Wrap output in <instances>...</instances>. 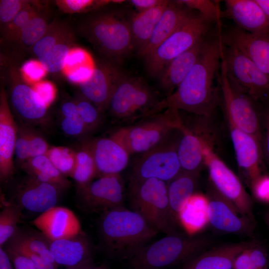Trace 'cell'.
<instances>
[{
    "label": "cell",
    "mask_w": 269,
    "mask_h": 269,
    "mask_svg": "<svg viewBox=\"0 0 269 269\" xmlns=\"http://www.w3.org/2000/svg\"><path fill=\"white\" fill-rule=\"evenodd\" d=\"M98 174L95 161L86 140L76 151V163L70 176L81 188L93 181Z\"/></svg>",
    "instance_id": "33"
},
{
    "label": "cell",
    "mask_w": 269,
    "mask_h": 269,
    "mask_svg": "<svg viewBox=\"0 0 269 269\" xmlns=\"http://www.w3.org/2000/svg\"><path fill=\"white\" fill-rule=\"evenodd\" d=\"M169 0L150 9L138 12L130 20L134 49L137 51L147 42Z\"/></svg>",
    "instance_id": "31"
},
{
    "label": "cell",
    "mask_w": 269,
    "mask_h": 269,
    "mask_svg": "<svg viewBox=\"0 0 269 269\" xmlns=\"http://www.w3.org/2000/svg\"><path fill=\"white\" fill-rule=\"evenodd\" d=\"M11 261L6 250L0 247V269H13Z\"/></svg>",
    "instance_id": "59"
},
{
    "label": "cell",
    "mask_w": 269,
    "mask_h": 269,
    "mask_svg": "<svg viewBox=\"0 0 269 269\" xmlns=\"http://www.w3.org/2000/svg\"><path fill=\"white\" fill-rule=\"evenodd\" d=\"M56 3L62 11L69 13L86 12L90 10H95L103 6L112 0H56Z\"/></svg>",
    "instance_id": "44"
},
{
    "label": "cell",
    "mask_w": 269,
    "mask_h": 269,
    "mask_svg": "<svg viewBox=\"0 0 269 269\" xmlns=\"http://www.w3.org/2000/svg\"><path fill=\"white\" fill-rule=\"evenodd\" d=\"M219 85L227 120L237 128L254 136L261 143V117L255 106L256 103L230 83L222 59Z\"/></svg>",
    "instance_id": "11"
},
{
    "label": "cell",
    "mask_w": 269,
    "mask_h": 269,
    "mask_svg": "<svg viewBox=\"0 0 269 269\" xmlns=\"http://www.w3.org/2000/svg\"><path fill=\"white\" fill-rule=\"evenodd\" d=\"M251 243L225 244L204 251L185 262L182 269H233L236 258Z\"/></svg>",
    "instance_id": "28"
},
{
    "label": "cell",
    "mask_w": 269,
    "mask_h": 269,
    "mask_svg": "<svg viewBox=\"0 0 269 269\" xmlns=\"http://www.w3.org/2000/svg\"><path fill=\"white\" fill-rule=\"evenodd\" d=\"M261 7L269 21V0H256Z\"/></svg>",
    "instance_id": "60"
},
{
    "label": "cell",
    "mask_w": 269,
    "mask_h": 269,
    "mask_svg": "<svg viewBox=\"0 0 269 269\" xmlns=\"http://www.w3.org/2000/svg\"><path fill=\"white\" fill-rule=\"evenodd\" d=\"M188 8L195 10L211 22L220 24V11L217 2L210 0H178Z\"/></svg>",
    "instance_id": "43"
},
{
    "label": "cell",
    "mask_w": 269,
    "mask_h": 269,
    "mask_svg": "<svg viewBox=\"0 0 269 269\" xmlns=\"http://www.w3.org/2000/svg\"><path fill=\"white\" fill-rule=\"evenodd\" d=\"M199 173L181 170L167 182L169 207L175 221L178 224V213L185 202L194 193L197 187Z\"/></svg>",
    "instance_id": "30"
},
{
    "label": "cell",
    "mask_w": 269,
    "mask_h": 269,
    "mask_svg": "<svg viewBox=\"0 0 269 269\" xmlns=\"http://www.w3.org/2000/svg\"><path fill=\"white\" fill-rule=\"evenodd\" d=\"M79 190L81 207L86 211L101 214L124 206L127 197L120 174L99 176Z\"/></svg>",
    "instance_id": "13"
},
{
    "label": "cell",
    "mask_w": 269,
    "mask_h": 269,
    "mask_svg": "<svg viewBox=\"0 0 269 269\" xmlns=\"http://www.w3.org/2000/svg\"><path fill=\"white\" fill-rule=\"evenodd\" d=\"M181 128L174 130L149 150L139 154L134 163L129 180L154 178L167 182L181 171L177 151Z\"/></svg>",
    "instance_id": "10"
},
{
    "label": "cell",
    "mask_w": 269,
    "mask_h": 269,
    "mask_svg": "<svg viewBox=\"0 0 269 269\" xmlns=\"http://www.w3.org/2000/svg\"><path fill=\"white\" fill-rule=\"evenodd\" d=\"M49 25L47 17L40 11L23 29L17 42L22 48L31 49L45 34Z\"/></svg>",
    "instance_id": "38"
},
{
    "label": "cell",
    "mask_w": 269,
    "mask_h": 269,
    "mask_svg": "<svg viewBox=\"0 0 269 269\" xmlns=\"http://www.w3.org/2000/svg\"><path fill=\"white\" fill-rule=\"evenodd\" d=\"M223 47L220 31L215 38H206L196 64L175 91L162 99L161 110L172 108L197 116H211L219 101L214 81L221 67Z\"/></svg>",
    "instance_id": "1"
},
{
    "label": "cell",
    "mask_w": 269,
    "mask_h": 269,
    "mask_svg": "<svg viewBox=\"0 0 269 269\" xmlns=\"http://www.w3.org/2000/svg\"><path fill=\"white\" fill-rule=\"evenodd\" d=\"M73 36V33L68 26L60 21H54L49 24L45 34L31 50L38 58L56 44Z\"/></svg>",
    "instance_id": "36"
},
{
    "label": "cell",
    "mask_w": 269,
    "mask_h": 269,
    "mask_svg": "<svg viewBox=\"0 0 269 269\" xmlns=\"http://www.w3.org/2000/svg\"><path fill=\"white\" fill-rule=\"evenodd\" d=\"M30 176L44 182L55 185L62 190L70 186V181L52 164L46 155L31 157L22 164Z\"/></svg>",
    "instance_id": "32"
},
{
    "label": "cell",
    "mask_w": 269,
    "mask_h": 269,
    "mask_svg": "<svg viewBox=\"0 0 269 269\" xmlns=\"http://www.w3.org/2000/svg\"><path fill=\"white\" fill-rule=\"evenodd\" d=\"M78 114L89 132L98 129L102 123L103 114L98 108L82 95L75 102Z\"/></svg>",
    "instance_id": "41"
},
{
    "label": "cell",
    "mask_w": 269,
    "mask_h": 269,
    "mask_svg": "<svg viewBox=\"0 0 269 269\" xmlns=\"http://www.w3.org/2000/svg\"><path fill=\"white\" fill-rule=\"evenodd\" d=\"M226 14L247 32L269 35V21L256 0H226Z\"/></svg>",
    "instance_id": "24"
},
{
    "label": "cell",
    "mask_w": 269,
    "mask_h": 269,
    "mask_svg": "<svg viewBox=\"0 0 269 269\" xmlns=\"http://www.w3.org/2000/svg\"><path fill=\"white\" fill-rule=\"evenodd\" d=\"M78 29L105 59L119 64L134 49L130 21L114 11H94L80 21Z\"/></svg>",
    "instance_id": "3"
},
{
    "label": "cell",
    "mask_w": 269,
    "mask_h": 269,
    "mask_svg": "<svg viewBox=\"0 0 269 269\" xmlns=\"http://www.w3.org/2000/svg\"><path fill=\"white\" fill-rule=\"evenodd\" d=\"M255 197L259 201L269 203V176L262 175L250 185Z\"/></svg>",
    "instance_id": "50"
},
{
    "label": "cell",
    "mask_w": 269,
    "mask_h": 269,
    "mask_svg": "<svg viewBox=\"0 0 269 269\" xmlns=\"http://www.w3.org/2000/svg\"><path fill=\"white\" fill-rule=\"evenodd\" d=\"M87 141L93 153L99 176L120 174L128 166L130 153L111 135Z\"/></svg>",
    "instance_id": "22"
},
{
    "label": "cell",
    "mask_w": 269,
    "mask_h": 269,
    "mask_svg": "<svg viewBox=\"0 0 269 269\" xmlns=\"http://www.w3.org/2000/svg\"><path fill=\"white\" fill-rule=\"evenodd\" d=\"M125 74L119 64L105 59L99 61L89 78L79 84L82 95L104 113L115 88Z\"/></svg>",
    "instance_id": "15"
},
{
    "label": "cell",
    "mask_w": 269,
    "mask_h": 269,
    "mask_svg": "<svg viewBox=\"0 0 269 269\" xmlns=\"http://www.w3.org/2000/svg\"><path fill=\"white\" fill-rule=\"evenodd\" d=\"M209 223L216 229L227 233L251 235L255 220L243 215L214 188L208 195Z\"/></svg>",
    "instance_id": "16"
},
{
    "label": "cell",
    "mask_w": 269,
    "mask_h": 269,
    "mask_svg": "<svg viewBox=\"0 0 269 269\" xmlns=\"http://www.w3.org/2000/svg\"><path fill=\"white\" fill-rule=\"evenodd\" d=\"M264 219L267 225L269 227V211L266 213Z\"/></svg>",
    "instance_id": "63"
},
{
    "label": "cell",
    "mask_w": 269,
    "mask_h": 269,
    "mask_svg": "<svg viewBox=\"0 0 269 269\" xmlns=\"http://www.w3.org/2000/svg\"><path fill=\"white\" fill-rule=\"evenodd\" d=\"M50 250L57 265L66 268L93 265L92 247L83 232L73 237L50 242Z\"/></svg>",
    "instance_id": "26"
},
{
    "label": "cell",
    "mask_w": 269,
    "mask_h": 269,
    "mask_svg": "<svg viewBox=\"0 0 269 269\" xmlns=\"http://www.w3.org/2000/svg\"><path fill=\"white\" fill-rule=\"evenodd\" d=\"M127 198L131 209L157 231L166 235L179 233L169 207L167 182L154 178L129 180Z\"/></svg>",
    "instance_id": "5"
},
{
    "label": "cell",
    "mask_w": 269,
    "mask_h": 269,
    "mask_svg": "<svg viewBox=\"0 0 269 269\" xmlns=\"http://www.w3.org/2000/svg\"><path fill=\"white\" fill-rule=\"evenodd\" d=\"M261 119L262 139L261 145L263 155L265 156L266 160L269 166V108L267 109L263 117Z\"/></svg>",
    "instance_id": "55"
},
{
    "label": "cell",
    "mask_w": 269,
    "mask_h": 269,
    "mask_svg": "<svg viewBox=\"0 0 269 269\" xmlns=\"http://www.w3.org/2000/svg\"><path fill=\"white\" fill-rule=\"evenodd\" d=\"M33 88L47 107L53 102L56 90L51 83L48 81L39 82Z\"/></svg>",
    "instance_id": "52"
},
{
    "label": "cell",
    "mask_w": 269,
    "mask_h": 269,
    "mask_svg": "<svg viewBox=\"0 0 269 269\" xmlns=\"http://www.w3.org/2000/svg\"><path fill=\"white\" fill-rule=\"evenodd\" d=\"M93 265H82L74 267L66 268L65 269H88Z\"/></svg>",
    "instance_id": "61"
},
{
    "label": "cell",
    "mask_w": 269,
    "mask_h": 269,
    "mask_svg": "<svg viewBox=\"0 0 269 269\" xmlns=\"http://www.w3.org/2000/svg\"><path fill=\"white\" fill-rule=\"evenodd\" d=\"M18 127L11 113L5 91L0 97V178L6 181L13 174V157Z\"/></svg>",
    "instance_id": "23"
},
{
    "label": "cell",
    "mask_w": 269,
    "mask_h": 269,
    "mask_svg": "<svg viewBox=\"0 0 269 269\" xmlns=\"http://www.w3.org/2000/svg\"><path fill=\"white\" fill-rule=\"evenodd\" d=\"M208 205L207 196L195 193L182 206L177 220L188 235L192 236L209 223Z\"/></svg>",
    "instance_id": "29"
},
{
    "label": "cell",
    "mask_w": 269,
    "mask_h": 269,
    "mask_svg": "<svg viewBox=\"0 0 269 269\" xmlns=\"http://www.w3.org/2000/svg\"><path fill=\"white\" fill-rule=\"evenodd\" d=\"M6 251L13 264L14 269H37L34 264L27 257L9 247Z\"/></svg>",
    "instance_id": "56"
},
{
    "label": "cell",
    "mask_w": 269,
    "mask_h": 269,
    "mask_svg": "<svg viewBox=\"0 0 269 269\" xmlns=\"http://www.w3.org/2000/svg\"><path fill=\"white\" fill-rule=\"evenodd\" d=\"M14 155L17 161L23 163L30 158L27 128H18L15 142Z\"/></svg>",
    "instance_id": "47"
},
{
    "label": "cell",
    "mask_w": 269,
    "mask_h": 269,
    "mask_svg": "<svg viewBox=\"0 0 269 269\" xmlns=\"http://www.w3.org/2000/svg\"><path fill=\"white\" fill-rule=\"evenodd\" d=\"M30 158L46 155L50 146L45 139L36 132L28 128Z\"/></svg>",
    "instance_id": "48"
},
{
    "label": "cell",
    "mask_w": 269,
    "mask_h": 269,
    "mask_svg": "<svg viewBox=\"0 0 269 269\" xmlns=\"http://www.w3.org/2000/svg\"><path fill=\"white\" fill-rule=\"evenodd\" d=\"M88 60L86 52L80 48H73L69 54L65 68L66 72L82 65L87 64Z\"/></svg>",
    "instance_id": "53"
},
{
    "label": "cell",
    "mask_w": 269,
    "mask_h": 269,
    "mask_svg": "<svg viewBox=\"0 0 269 269\" xmlns=\"http://www.w3.org/2000/svg\"><path fill=\"white\" fill-rule=\"evenodd\" d=\"M21 207L16 203L5 205L0 213V246L2 247L17 232L21 216Z\"/></svg>",
    "instance_id": "37"
},
{
    "label": "cell",
    "mask_w": 269,
    "mask_h": 269,
    "mask_svg": "<svg viewBox=\"0 0 269 269\" xmlns=\"http://www.w3.org/2000/svg\"><path fill=\"white\" fill-rule=\"evenodd\" d=\"M88 269H109V268L105 264H102L98 266H95L93 265Z\"/></svg>",
    "instance_id": "62"
},
{
    "label": "cell",
    "mask_w": 269,
    "mask_h": 269,
    "mask_svg": "<svg viewBox=\"0 0 269 269\" xmlns=\"http://www.w3.org/2000/svg\"><path fill=\"white\" fill-rule=\"evenodd\" d=\"M37 254L46 261L57 265L50 250V241L32 235L18 234L17 232L11 239Z\"/></svg>",
    "instance_id": "42"
},
{
    "label": "cell",
    "mask_w": 269,
    "mask_h": 269,
    "mask_svg": "<svg viewBox=\"0 0 269 269\" xmlns=\"http://www.w3.org/2000/svg\"><path fill=\"white\" fill-rule=\"evenodd\" d=\"M99 231L109 257L128 261L158 233L138 213L124 206L102 213Z\"/></svg>",
    "instance_id": "2"
},
{
    "label": "cell",
    "mask_w": 269,
    "mask_h": 269,
    "mask_svg": "<svg viewBox=\"0 0 269 269\" xmlns=\"http://www.w3.org/2000/svg\"><path fill=\"white\" fill-rule=\"evenodd\" d=\"M10 240L11 241L7 247L27 257L34 264L37 269H57V265L46 261L25 246L12 239Z\"/></svg>",
    "instance_id": "46"
},
{
    "label": "cell",
    "mask_w": 269,
    "mask_h": 269,
    "mask_svg": "<svg viewBox=\"0 0 269 269\" xmlns=\"http://www.w3.org/2000/svg\"><path fill=\"white\" fill-rule=\"evenodd\" d=\"M62 190L55 185L28 175L16 187V204L28 211L42 213L56 206Z\"/></svg>",
    "instance_id": "18"
},
{
    "label": "cell",
    "mask_w": 269,
    "mask_h": 269,
    "mask_svg": "<svg viewBox=\"0 0 269 269\" xmlns=\"http://www.w3.org/2000/svg\"><path fill=\"white\" fill-rule=\"evenodd\" d=\"M191 124L183 121L177 151L182 171L199 173L204 164V154L208 147H212V133L207 131L204 117L197 116Z\"/></svg>",
    "instance_id": "14"
},
{
    "label": "cell",
    "mask_w": 269,
    "mask_h": 269,
    "mask_svg": "<svg viewBox=\"0 0 269 269\" xmlns=\"http://www.w3.org/2000/svg\"><path fill=\"white\" fill-rule=\"evenodd\" d=\"M194 12L171 35L144 58L146 70L158 77L170 61L205 37L211 23Z\"/></svg>",
    "instance_id": "8"
},
{
    "label": "cell",
    "mask_w": 269,
    "mask_h": 269,
    "mask_svg": "<svg viewBox=\"0 0 269 269\" xmlns=\"http://www.w3.org/2000/svg\"><path fill=\"white\" fill-rule=\"evenodd\" d=\"M233 269H269V258L266 248L257 241H252L236 258Z\"/></svg>",
    "instance_id": "34"
},
{
    "label": "cell",
    "mask_w": 269,
    "mask_h": 269,
    "mask_svg": "<svg viewBox=\"0 0 269 269\" xmlns=\"http://www.w3.org/2000/svg\"><path fill=\"white\" fill-rule=\"evenodd\" d=\"M93 69L88 64H85L66 72V77L70 82L79 84L89 78Z\"/></svg>",
    "instance_id": "54"
},
{
    "label": "cell",
    "mask_w": 269,
    "mask_h": 269,
    "mask_svg": "<svg viewBox=\"0 0 269 269\" xmlns=\"http://www.w3.org/2000/svg\"><path fill=\"white\" fill-rule=\"evenodd\" d=\"M204 164L217 191L243 215L255 220L250 195L239 178L215 153L212 147H208L205 151Z\"/></svg>",
    "instance_id": "12"
},
{
    "label": "cell",
    "mask_w": 269,
    "mask_h": 269,
    "mask_svg": "<svg viewBox=\"0 0 269 269\" xmlns=\"http://www.w3.org/2000/svg\"><path fill=\"white\" fill-rule=\"evenodd\" d=\"M74 37L63 40L54 46L48 52L38 58L44 70L56 73L65 68L67 58L74 48Z\"/></svg>",
    "instance_id": "35"
},
{
    "label": "cell",
    "mask_w": 269,
    "mask_h": 269,
    "mask_svg": "<svg viewBox=\"0 0 269 269\" xmlns=\"http://www.w3.org/2000/svg\"><path fill=\"white\" fill-rule=\"evenodd\" d=\"M208 240L184 235H166L141 249L129 261L130 269H161L185 263L206 250Z\"/></svg>",
    "instance_id": "7"
},
{
    "label": "cell",
    "mask_w": 269,
    "mask_h": 269,
    "mask_svg": "<svg viewBox=\"0 0 269 269\" xmlns=\"http://www.w3.org/2000/svg\"><path fill=\"white\" fill-rule=\"evenodd\" d=\"M61 111L63 118H75L80 117L75 102H65L62 105Z\"/></svg>",
    "instance_id": "58"
},
{
    "label": "cell",
    "mask_w": 269,
    "mask_h": 269,
    "mask_svg": "<svg viewBox=\"0 0 269 269\" xmlns=\"http://www.w3.org/2000/svg\"><path fill=\"white\" fill-rule=\"evenodd\" d=\"M179 111L167 108L133 124L118 127L110 135L118 140L130 155L141 154L182 127Z\"/></svg>",
    "instance_id": "6"
},
{
    "label": "cell",
    "mask_w": 269,
    "mask_h": 269,
    "mask_svg": "<svg viewBox=\"0 0 269 269\" xmlns=\"http://www.w3.org/2000/svg\"><path fill=\"white\" fill-rule=\"evenodd\" d=\"M46 155L63 175L71 176L76 163V151L65 146H50Z\"/></svg>",
    "instance_id": "40"
},
{
    "label": "cell",
    "mask_w": 269,
    "mask_h": 269,
    "mask_svg": "<svg viewBox=\"0 0 269 269\" xmlns=\"http://www.w3.org/2000/svg\"><path fill=\"white\" fill-rule=\"evenodd\" d=\"M35 2H30L22 8L12 21L3 30L2 33L8 40L17 42L19 35L30 19L38 13L40 10Z\"/></svg>",
    "instance_id": "39"
},
{
    "label": "cell",
    "mask_w": 269,
    "mask_h": 269,
    "mask_svg": "<svg viewBox=\"0 0 269 269\" xmlns=\"http://www.w3.org/2000/svg\"><path fill=\"white\" fill-rule=\"evenodd\" d=\"M61 127L65 134L71 136H79L90 132L80 117L63 118Z\"/></svg>",
    "instance_id": "49"
},
{
    "label": "cell",
    "mask_w": 269,
    "mask_h": 269,
    "mask_svg": "<svg viewBox=\"0 0 269 269\" xmlns=\"http://www.w3.org/2000/svg\"><path fill=\"white\" fill-rule=\"evenodd\" d=\"M206 38L172 59L158 77L160 87L166 97L171 95L184 79L198 60Z\"/></svg>",
    "instance_id": "27"
},
{
    "label": "cell",
    "mask_w": 269,
    "mask_h": 269,
    "mask_svg": "<svg viewBox=\"0 0 269 269\" xmlns=\"http://www.w3.org/2000/svg\"><path fill=\"white\" fill-rule=\"evenodd\" d=\"M15 65L8 69L10 83V100L15 112L22 119L38 123L45 118L47 106L33 87L23 78V75Z\"/></svg>",
    "instance_id": "17"
},
{
    "label": "cell",
    "mask_w": 269,
    "mask_h": 269,
    "mask_svg": "<svg viewBox=\"0 0 269 269\" xmlns=\"http://www.w3.org/2000/svg\"><path fill=\"white\" fill-rule=\"evenodd\" d=\"M46 71L39 61L29 60L25 62L21 67V73L33 82L41 79Z\"/></svg>",
    "instance_id": "51"
},
{
    "label": "cell",
    "mask_w": 269,
    "mask_h": 269,
    "mask_svg": "<svg viewBox=\"0 0 269 269\" xmlns=\"http://www.w3.org/2000/svg\"><path fill=\"white\" fill-rule=\"evenodd\" d=\"M221 37L225 45L239 50L269 75V35L252 34L235 26Z\"/></svg>",
    "instance_id": "21"
},
{
    "label": "cell",
    "mask_w": 269,
    "mask_h": 269,
    "mask_svg": "<svg viewBox=\"0 0 269 269\" xmlns=\"http://www.w3.org/2000/svg\"><path fill=\"white\" fill-rule=\"evenodd\" d=\"M237 163L250 185L261 176L263 151L260 142L227 120Z\"/></svg>",
    "instance_id": "20"
},
{
    "label": "cell",
    "mask_w": 269,
    "mask_h": 269,
    "mask_svg": "<svg viewBox=\"0 0 269 269\" xmlns=\"http://www.w3.org/2000/svg\"><path fill=\"white\" fill-rule=\"evenodd\" d=\"M194 12L178 0L170 1L157 22L149 39L138 55L144 58L171 35Z\"/></svg>",
    "instance_id": "25"
},
{
    "label": "cell",
    "mask_w": 269,
    "mask_h": 269,
    "mask_svg": "<svg viewBox=\"0 0 269 269\" xmlns=\"http://www.w3.org/2000/svg\"><path fill=\"white\" fill-rule=\"evenodd\" d=\"M222 61L227 78L234 88L255 103L269 101V75L247 56L224 44Z\"/></svg>",
    "instance_id": "9"
},
{
    "label": "cell",
    "mask_w": 269,
    "mask_h": 269,
    "mask_svg": "<svg viewBox=\"0 0 269 269\" xmlns=\"http://www.w3.org/2000/svg\"><path fill=\"white\" fill-rule=\"evenodd\" d=\"M165 0H132L130 2L138 11L146 10L163 3Z\"/></svg>",
    "instance_id": "57"
},
{
    "label": "cell",
    "mask_w": 269,
    "mask_h": 269,
    "mask_svg": "<svg viewBox=\"0 0 269 269\" xmlns=\"http://www.w3.org/2000/svg\"><path fill=\"white\" fill-rule=\"evenodd\" d=\"M32 223L50 242L73 237L82 232L75 213L62 206L50 208L41 213Z\"/></svg>",
    "instance_id": "19"
},
{
    "label": "cell",
    "mask_w": 269,
    "mask_h": 269,
    "mask_svg": "<svg viewBox=\"0 0 269 269\" xmlns=\"http://www.w3.org/2000/svg\"><path fill=\"white\" fill-rule=\"evenodd\" d=\"M30 1L27 0H1L0 1L1 29L3 30L8 25L18 13Z\"/></svg>",
    "instance_id": "45"
},
{
    "label": "cell",
    "mask_w": 269,
    "mask_h": 269,
    "mask_svg": "<svg viewBox=\"0 0 269 269\" xmlns=\"http://www.w3.org/2000/svg\"><path fill=\"white\" fill-rule=\"evenodd\" d=\"M162 99L142 79L125 73L115 88L106 111L118 127L126 126L160 112Z\"/></svg>",
    "instance_id": "4"
}]
</instances>
